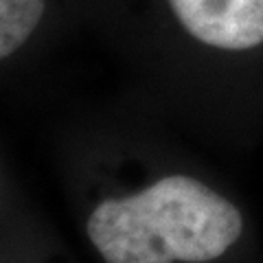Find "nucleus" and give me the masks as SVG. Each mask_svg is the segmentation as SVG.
Wrapping results in <instances>:
<instances>
[{
	"instance_id": "obj_2",
	"label": "nucleus",
	"mask_w": 263,
	"mask_h": 263,
	"mask_svg": "<svg viewBox=\"0 0 263 263\" xmlns=\"http://www.w3.org/2000/svg\"><path fill=\"white\" fill-rule=\"evenodd\" d=\"M176 20L204 46L226 53L263 44V0H167Z\"/></svg>"
},
{
	"instance_id": "obj_3",
	"label": "nucleus",
	"mask_w": 263,
	"mask_h": 263,
	"mask_svg": "<svg viewBox=\"0 0 263 263\" xmlns=\"http://www.w3.org/2000/svg\"><path fill=\"white\" fill-rule=\"evenodd\" d=\"M46 0H0V57L9 60L31 40L44 18Z\"/></svg>"
},
{
	"instance_id": "obj_1",
	"label": "nucleus",
	"mask_w": 263,
	"mask_h": 263,
	"mask_svg": "<svg viewBox=\"0 0 263 263\" xmlns=\"http://www.w3.org/2000/svg\"><path fill=\"white\" fill-rule=\"evenodd\" d=\"M81 230L99 263H221L243 243L248 219L219 186L174 169L95 189Z\"/></svg>"
},
{
	"instance_id": "obj_4",
	"label": "nucleus",
	"mask_w": 263,
	"mask_h": 263,
	"mask_svg": "<svg viewBox=\"0 0 263 263\" xmlns=\"http://www.w3.org/2000/svg\"><path fill=\"white\" fill-rule=\"evenodd\" d=\"M5 263H72L68 252L57 248V246H35V250L31 252H22L20 257H7L5 254Z\"/></svg>"
}]
</instances>
